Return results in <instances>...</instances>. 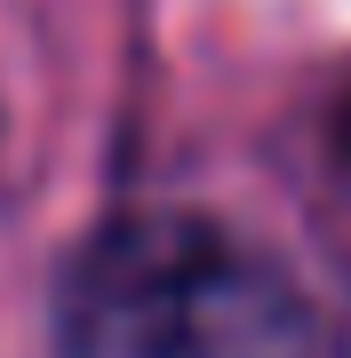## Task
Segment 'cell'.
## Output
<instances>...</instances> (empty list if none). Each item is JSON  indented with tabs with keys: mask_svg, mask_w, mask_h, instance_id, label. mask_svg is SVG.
<instances>
[{
	"mask_svg": "<svg viewBox=\"0 0 351 358\" xmlns=\"http://www.w3.org/2000/svg\"><path fill=\"white\" fill-rule=\"evenodd\" d=\"M64 358H303V310L232 231L136 215L72 263Z\"/></svg>",
	"mask_w": 351,
	"mask_h": 358,
	"instance_id": "cell-1",
	"label": "cell"
}]
</instances>
